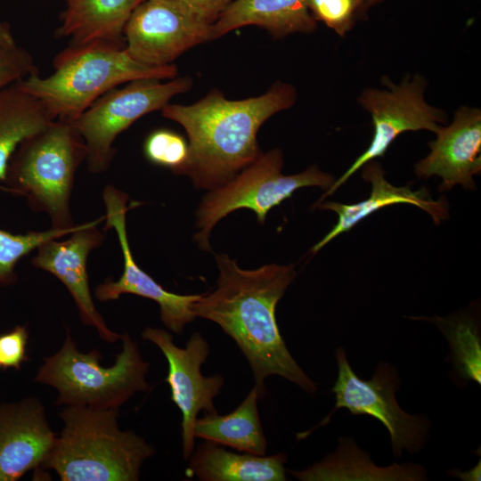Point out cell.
Masks as SVG:
<instances>
[{"label": "cell", "mask_w": 481, "mask_h": 481, "mask_svg": "<svg viewBox=\"0 0 481 481\" xmlns=\"http://www.w3.org/2000/svg\"><path fill=\"white\" fill-rule=\"evenodd\" d=\"M216 286L192 304L195 316L216 323L235 341L252 370L259 398L272 375L315 393L316 384L288 350L275 316L279 300L296 277L294 265L270 264L244 270L225 254L216 255Z\"/></svg>", "instance_id": "cell-1"}, {"label": "cell", "mask_w": 481, "mask_h": 481, "mask_svg": "<svg viewBox=\"0 0 481 481\" xmlns=\"http://www.w3.org/2000/svg\"><path fill=\"white\" fill-rule=\"evenodd\" d=\"M296 99V89L278 81L265 94L243 100H228L213 89L190 105L167 103L163 117L181 125L189 139L179 175L208 191L228 183L260 155L257 135L262 125Z\"/></svg>", "instance_id": "cell-2"}, {"label": "cell", "mask_w": 481, "mask_h": 481, "mask_svg": "<svg viewBox=\"0 0 481 481\" xmlns=\"http://www.w3.org/2000/svg\"><path fill=\"white\" fill-rule=\"evenodd\" d=\"M53 71L34 73L18 82L37 98L53 119L74 122L94 101L119 85L142 78L172 79L174 64L149 66L134 60L125 47L95 42L69 45L53 60Z\"/></svg>", "instance_id": "cell-3"}, {"label": "cell", "mask_w": 481, "mask_h": 481, "mask_svg": "<svg viewBox=\"0 0 481 481\" xmlns=\"http://www.w3.org/2000/svg\"><path fill=\"white\" fill-rule=\"evenodd\" d=\"M64 428L44 463L62 481H136L155 449L118 426V409L67 405Z\"/></svg>", "instance_id": "cell-4"}, {"label": "cell", "mask_w": 481, "mask_h": 481, "mask_svg": "<svg viewBox=\"0 0 481 481\" xmlns=\"http://www.w3.org/2000/svg\"><path fill=\"white\" fill-rule=\"evenodd\" d=\"M86 146L72 122L54 119L24 140L12 155L5 190L23 196L31 209L45 213L53 229L74 226L69 200Z\"/></svg>", "instance_id": "cell-5"}, {"label": "cell", "mask_w": 481, "mask_h": 481, "mask_svg": "<svg viewBox=\"0 0 481 481\" xmlns=\"http://www.w3.org/2000/svg\"><path fill=\"white\" fill-rule=\"evenodd\" d=\"M122 350L110 367L100 363L97 349L81 353L69 330L61 348L45 358L35 381L58 391V404L118 409L135 393L146 392L149 363L143 360L138 345L127 333L120 336Z\"/></svg>", "instance_id": "cell-6"}, {"label": "cell", "mask_w": 481, "mask_h": 481, "mask_svg": "<svg viewBox=\"0 0 481 481\" xmlns=\"http://www.w3.org/2000/svg\"><path fill=\"white\" fill-rule=\"evenodd\" d=\"M283 155L273 149L260 155L228 183L210 190L202 199L196 212L194 240L205 251H211L210 233L221 219L230 213L249 208L264 223L267 213L295 191L303 187L318 186L330 189L334 177L311 166L301 173L281 174Z\"/></svg>", "instance_id": "cell-7"}, {"label": "cell", "mask_w": 481, "mask_h": 481, "mask_svg": "<svg viewBox=\"0 0 481 481\" xmlns=\"http://www.w3.org/2000/svg\"><path fill=\"white\" fill-rule=\"evenodd\" d=\"M142 78L115 87L94 101L74 122L86 146L89 172L100 174L109 169L117 136L147 113L161 110L175 95L187 92L190 77Z\"/></svg>", "instance_id": "cell-8"}, {"label": "cell", "mask_w": 481, "mask_h": 481, "mask_svg": "<svg viewBox=\"0 0 481 481\" xmlns=\"http://www.w3.org/2000/svg\"><path fill=\"white\" fill-rule=\"evenodd\" d=\"M336 357L338 373L331 388L336 396L335 406L314 428L298 433L297 438H306L314 429L326 425L338 409L346 408L355 415L367 414L382 422L389 432L395 457L400 458L404 449L412 454L418 452L426 443L429 422L424 416L405 412L397 404V371L380 363L371 379L365 380L354 372L343 348L336 350Z\"/></svg>", "instance_id": "cell-9"}, {"label": "cell", "mask_w": 481, "mask_h": 481, "mask_svg": "<svg viewBox=\"0 0 481 481\" xmlns=\"http://www.w3.org/2000/svg\"><path fill=\"white\" fill-rule=\"evenodd\" d=\"M382 83L387 89L366 88L358 98L359 103L372 118L374 132L369 147L334 181L314 207L337 191L364 164L382 157L401 134L418 130L436 134L440 125L446 122L445 112L426 102L427 81L422 76L408 75L400 85H395L384 77Z\"/></svg>", "instance_id": "cell-10"}, {"label": "cell", "mask_w": 481, "mask_h": 481, "mask_svg": "<svg viewBox=\"0 0 481 481\" xmlns=\"http://www.w3.org/2000/svg\"><path fill=\"white\" fill-rule=\"evenodd\" d=\"M214 21L178 0H143L126 20L125 48L136 61L166 66L190 48L211 40Z\"/></svg>", "instance_id": "cell-11"}, {"label": "cell", "mask_w": 481, "mask_h": 481, "mask_svg": "<svg viewBox=\"0 0 481 481\" xmlns=\"http://www.w3.org/2000/svg\"><path fill=\"white\" fill-rule=\"evenodd\" d=\"M143 339L156 345L168 363L165 381L169 385L171 400L182 413V450L188 460L194 450V424L200 411L206 414L217 412L214 399L219 395L224 378L220 374L205 377L201 365L209 355V346L203 336L193 333L185 347H179L173 336L165 330L147 327Z\"/></svg>", "instance_id": "cell-12"}, {"label": "cell", "mask_w": 481, "mask_h": 481, "mask_svg": "<svg viewBox=\"0 0 481 481\" xmlns=\"http://www.w3.org/2000/svg\"><path fill=\"white\" fill-rule=\"evenodd\" d=\"M106 208L104 232L114 229L123 256V273L118 281L107 279L99 284L94 295L99 301L118 299L123 294H134L158 303L160 319L164 325L174 333L182 334L185 326L192 322L195 314L192 304L201 294L179 295L166 290L159 283L145 273L134 259L126 225V215L132 207H127L128 196L112 185H107L102 192Z\"/></svg>", "instance_id": "cell-13"}, {"label": "cell", "mask_w": 481, "mask_h": 481, "mask_svg": "<svg viewBox=\"0 0 481 481\" xmlns=\"http://www.w3.org/2000/svg\"><path fill=\"white\" fill-rule=\"evenodd\" d=\"M103 219L104 216L82 224L66 240L53 239L43 242L37 249L31 264L60 280L70 293L82 322L94 327L105 341L114 343L120 338V335L107 326L97 311L86 269L89 254L104 240L105 232L97 228Z\"/></svg>", "instance_id": "cell-14"}, {"label": "cell", "mask_w": 481, "mask_h": 481, "mask_svg": "<svg viewBox=\"0 0 481 481\" xmlns=\"http://www.w3.org/2000/svg\"><path fill=\"white\" fill-rule=\"evenodd\" d=\"M436 140L428 143L430 152L415 165L418 178L439 176V191L455 185L474 189L473 176L481 171V110L462 106L452 122L441 126Z\"/></svg>", "instance_id": "cell-15"}, {"label": "cell", "mask_w": 481, "mask_h": 481, "mask_svg": "<svg viewBox=\"0 0 481 481\" xmlns=\"http://www.w3.org/2000/svg\"><path fill=\"white\" fill-rule=\"evenodd\" d=\"M41 401L28 397L0 405V481H15L43 466L54 444Z\"/></svg>", "instance_id": "cell-16"}, {"label": "cell", "mask_w": 481, "mask_h": 481, "mask_svg": "<svg viewBox=\"0 0 481 481\" xmlns=\"http://www.w3.org/2000/svg\"><path fill=\"white\" fill-rule=\"evenodd\" d=\"M363 167V178L371 186V195L367 200L350 205L326 201L315 206L320 209L334 211L338 215V222L312 248L313 254L318 252L338 235L352 229L361 220L384 207L395 204L416 206L429 214L436 224L448 218V202L444 198L434 200L426 189L412 191L409 186L398 187L391 184L386 180L385 171L380 164L374 159Z\"/></svg>", "instance_id": "cell-17"}, {"label": "cell", "mask_w": 481, "mask_h": 481, "mask_svg": "<svg viewBox=\"0 0 481 481\" xmlns=\"http://www.w3.org/2000/svg\"><path fill=\"white\" fill-rule=\"evenodd\" d=\"M63 10L55 30L69 45L95 42L125 47L123 30L135 8L143 0H61Z\"/></svg>", "instance_id": "cell-18"}, {"label": "cell", "mask_w": 481, "mask_h": 481, "mask_svg": "<svg viewBox=\"0 0 481 481\" xmlns=\"http://www.w3.org/2000/svg\"><path fill=\"white\" fill-rule=\"evenodd\" d=\"M245 26H257L275 38H282L312 33L317 21L306 0H233L212 24L211 40Z\"/></svg>", "instance_id": "cell-19"}, {"label": "cell", "mask_w": 481, "mask_h": 481, "mask_svg": "<svg viewBox=\"0 0 481 481\" xmlns=\"http://www.w3.org/2000/svg\"><path fill=\"white\" fill-rule=\"evenodd\" d=\"M188 460L186 476L202 481L287 480L284 453L271 456L236 453L205 440L194 448Z\"/></svg>", "instance_id": "cell-20"}, {"label": "cell", "mask_w": 481, "mask_h": 481, "mask_svg": "<svg viewBox=\"0 0 481 481\" xmlns=\"http://www.w3.org/2000/svg\"><path fill=\"white\" fill-rule=\"evenodd\" d=\"M338 447L322 461L304 470H290L289 473L302 481L339 480H400L419 481L426 479V469L419 464L394 463L387 467H378L370 455L357 447L350 437H339Z\"/></svg>", "instance_id": "cell-21"}, {"label": "cell", "mask_w": 481, "mask_h": 481, "mask_svg": "<svg viewBox=\"0 0 481 481\" xmlns=\"http://www.w3.org/2000/svg\"><path fill=\"white\" fill-rule=\"evenodd\" d=\"M259 395L256 387L232 412H217L197 418L194 436L234 448L240 452L265 455L267 441L257 409Z\"/></svg>", "instance_id": "cell-22"}, {"label": "cell", "mask_w": 481, "mask_h": 481, "mask_svg": "<svg viewBox=\"0 0 481 481\" xmlns=\"http://www.w3.org/2000/svg\"><path fill=\"white\" fill-rule=\"evenodd\" d=\"M53 120L44 104L18 82L0 89V183L18 146ZM0 189L5 191L1 184Z\"/></svg>", "instance_id": "cell-23"}, {"label": "cell", "mask_w": 481, "mask_h": 481, "mask_svg": "<svg viewBox=\"0 0 481 481\" xmlns=\"http://www.w3.org/2000/svg\"><path fill=\"white\" fill-rule=\"evenodd\" d=\"M432 322H436L447 338L458 373L463 379L480 384V339L473 320L462 315L454 318L436 317Z\"/></svg>", "instance_id": "cell-24"}, {"label": "cell", "mask_w": 481, "mask_h": 481, "mask_svg": "<svg viewBox=\"0 0 481 481\" xmlns=\"http://www.w3.org/2000/svg\"><path fill=\"white\" fill-rule=\"evenodd\" d=\"M81 224H75L67 229L50 228L46 231L26 233H12L0 228V286L16 282L15 268L22 257L37 249L45 241L71 234Z\"/></svg>", "instance_id": "cell-25"}, {"label": "cell", "mask_w": 481, "mask_h": 481, "mask_svg": "<svg viewBox=\"0 0 481 481\" xmlns=\"http://www.w3.org/2000/svg\"><path fill=\"white\" fill-rule=\"evenodd\" d=\"M146 159L179 175L188 159V143L179 134L168 129L151 132L143 144Z\"/></svg>", "instance_id": "cell-26"}, {"label": "cell", "mask_w": 481, "mask_h": 481, "mask_svg": "<svg viewBox=\"0 0 481 481\" xmlns=\"http://www.w3.org/2000/svg\"><path fill=\"white\" fill-rule=\"evenodd\" d=\"M308 10L316 21H322L340 37L360 20L362 0H306Z\"/></svg>", "instance_id": "cell-27"}, {"label": "cell", "mask_w": 481, "mask_h": 481, "mask_svg": "<svg viewBox=\"0 0 481 481\" xmlns=\"http://www.w3.org/2000/svg\"><path fill=\"white\" fill-rule=\"evenodd\" d=\"M34 73L38 69L27 49L17 43L0 45V89Z\"/></svg>", "instance_id": "cell-28"}, {"label": "cell", "mask_w": 481, "mask_h": 481, "mask_svg": "<svg viewBox=\"0 0 481 481\" xmlns=\"http://www.w3.org/2000/svg\"><path fill=\"white\" fill-rule=\"evenodd\" d=\"M28 331L24 326H16L9 332L0 334V364L4 368L20 370L28 359L26 355Z\"/></svg>", "instance_id": "cell-29"}, {"label": "cell", "mask_w": 481, "mask_h": 481, "mask_svg": "<svg viewBox=\"0 0 481 481\" xmlns=\"http://www.w3.org/2000/svg\"><path fill=\"white\" fill-rule=\"evenodd\" d=\"M201 12L215 21L233 0H178Z\"/></svg>", "instance_id": "cell-30"}, {"label": "cell", "mask_w": 481, "mask_h": 481, "mask_svg": "<svg viewBox=\"0 0 481 481\" xmlns=\"http://www.w3.org/2000/svg\"><path fill=\"white\" fill-rule=\"evenodd\" d=\"M480 473H481V464L480 461H478V464H477L473 469L462 472L459 469H453L448 472L452 477H456L458 478H461L465 481H479L480 480Z\"/></svg>", "instance_id": "cell-31"}, {"label": "cell", "mask_w": 481, "mask_h": 481, "mask_svg": "<svg viewBox=\"0 0 481 481\" xmlns=\"http://www.w3.org/2000/svg\"><path fill=\"white\" fill-rule=\"evenodd\" d=\"M16 44L11 26L0 18V45Z\"/></svg>", "instance_id": "cell-32"}, {"label": "cell", "mask_w": 481, "mask_h": 481, "mask_svg": "<svg viewBox=\"0 0 481 481\" xmlns=\"http://www.w3.org/2000/svg\"><path fill=\"white\" fill-rule=\"evenodd\" d=\"M362 1H363V4H362L361 11H360V20H363L366 17L367 12L371 7L376 4H379L385 0H362Z\"/></svg>", "instance_id": "cell-33"}, {"label": "cell", "mask_w": 481, "mask_h": 481, "mask_svg": "<svg viewBox=\"0 0 481 481\" xmlns=\"http://www.w3.org/2000/svg\"><path fill=\"white\" fill-rule=\"evenodd\" d=\"M0 366H1V364H0Z\"/></svg>", "instance_id": "cell-34"}]
</instances>
